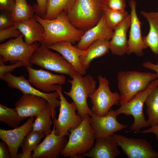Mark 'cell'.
I'll return each mask as SVG.
<instances>
[{
  "instance_id": "cell-32",
  "label": "cell",
  "mask_w": 158,
  "mask_h": 158,
  "mask_svg": "<svg viewBox=\"0 0 158 158\" xmlns=\"http://www.w3.org/2000/svg\"><path fill=\"white\" fill-rule=\"evenodd\" d=\"M103 13L107 26L113 31L129 14L126 10L122 11H114L106 5L104 8Z\"/></svg>"
},
{
  "instance_id": "cell-11",
  "label": "cell",
  "mask_w": 158,
  "mask_h": 158,
  "mask_svg": "<svg viewBox=\"0 0 158 158\" xmlns=\"http://www.w3.org/2000/svg\"><path fill=\"white\" fill-rule=\"evenodd\" d=\"M2 80L11 88L18 89L23 94L33 95L43 97L45 99L50 106L52 111L53 119L55 117L56 109L59 107L60 100L58 93L56 91L51 93H45L39 90L32 86L28 80L24 75L16 76L11 72L5 73L3 76Z\"/></svg>"
},
{
  "instance_id": "cell-5",
  "label": "cell",
  "mask_w": 158,
  "mask_h": 158,
  "mask_svg": "<svg viewBox=\"0 0 158 158\" xmlns=\"http://www.w3.org/2000/svg\"><path fill=\"white\" fill-rule=\"evenodd\" d=\"M68 82L71 84L68 92L64 93L70 97L75 103L78 111V115L83 119L87 115L91 116L93 114L92 109L88 107L87 98L96 89V81L91 75L87 74L84 77L77 73Z\"/></svg>"
},
{
  "instance_id": "cell-15",
  "label": "cell",
  "mask_w": 158,
  "mask_h": 158,
  "mask_svg": "<svg viewBox=\"0 0 158 158\" xmlns=\"http://www.w3.org/2000/svg\"><path fill=\"white\" fill-rule=\"evenodd\" d=\"M136 4L135 0H130L129 5L130 8L131 23L127 54L130 55L134 53L138 56H142L143 50L148 47L143 40L141 29V22L137 15Z\"/></svg>"
},
{
  "instance_id": "cell-38",
  "label": "cell",
  "mask_w": 158,
  "mask_h": 158,
  "mask_svg": "<svg viewBox=\"0 0 158 158\" xmlns=\"http://www.w3.org/2000/svg\"><path fill=\"white\" fill-rule=\"evenodd\" d=\"M16 0H0V9L12 13L16 4Z\"/></svg>"
},
{
  "instance_id": "cell-26",
  "label": "cell",
  "mask_w": 158,
  "mask_h": 158,
  "mask_svg": "<svg viewBox=\"0 0 158 158\" xmlns=\"http://www.w3.org/2000/svg\"><path fill=\"white\" fill-rule=\"evenodd\" d=\"M45 134L42 132L32 130L23 140L20 146L22 152L18 154L17 158H32L31 152L37 146Z\"/></svg>"
},
{
  "instance_id": "cell-35",
  "label": "cell",
  "mask_w": 158,
  "mask_h": 158,
  "mask_svg": "<svg viewBox=\"0 0 158 158\" xmlns=\"http://www.w3.org/2000/svg\"><path fill=\"white\" fill-rule=\"evenodd\" d=\"M23 66H25V64L20 61H17L14 63L10 65H6L3 61L2 56H0V78L2 80L4 75L6 73L13 71L16 68Z\"/></svg>"
},
{
  "instance_id": "cell-18",
  "label": "cell",
  "mask_w": 158,
  "mask_h": 158,
  "mask_svg": "<svg viewBox=\"0 0 158 158\" xmlns=\"http://www.w3.org/2000/svg\"><path fill=\"white\" fill-rule=\"evenodd\" d=\"M42 97L30 94H23L15 104L19 115L21 117H36L44 108L47 103Z\"/></svg>"
},
{
  "instance_id": "cell-2",
  "label": "cell",
  "mask_w": 158,
  "mask_h": 158,
  "mask_svg": "<svg viewBox=\"0 0 158 158\" xmlns=\"http://www.w3.org/2000/svg\"><path fill=\"white\" fill-rule=\"evenodd\" d=\"M69 139L61 155L71 158H83V155L94 145L96 136L90 123V117L86 115L76 128H71Z\"/></svg>"
},
{
  "instance_id": "cell-16",
  "label": "cell",
  "mask_w": 158,
  "mask_h": 158,
  "mask_svg": "<svg viewBox=\"0 0 158 158\" xmlns=\"http://www.w3.org/2000/svg\"><path fill=\"white\" fill-rule=\"evenodd\" d=\"M90 117V123L96 137L113 135L115 132L127 127V125L119 123L115 111L110 109L108 113L103 116L93 114Z\"/></svg>"
},
{
  "instance_id": "cell-23",
  "label": "cell",
  "mask_w": 158,
  "mask_h": 158,
  "mask_svg": "<svg viewBox=\"0 0 158 158\" xmlns=\"http://www.w3.org/2000/svg\"><path fill=\"white\" fill-rule=\"evenodd\" d=\"M17 28L23 36L24 42L31 45L37 41L42 42L44 29L42 25L33 17L16 23Z\"/></svg>"
},
{
  "instance_id": "cell-34",
  "label": "cell",
  "mask_w": 158,
  "mask_h": 158,
  "mask_svg": "<svg viewBox=\"0 0 158 158\" xmlns=\"http://www.w3.org/2000/svg\"><path fill=\"white\" fill-rule=\"evenodd\" d=\"M21 34L17 28L16 24L14 26L6 29L0 30V42H2L10 38H17Z\"/></svg>"
},
{
  "instance_id": "cell-39",
  "label": "cell",
  "mask_w": 158,
  "mask_h": 158,
  "mask_svg": "<svg viewBox=\"0 0 158 158\" xmlns=\"http://www.w3.org/2000/svg\"><path fill=\"white\" fill-rule=\"evenodd\" d=\"M11 157L10 152L7 144L4 141L0 143V158H9Z\"/></svg>"
},
{
  "instance_id": "cell-12",
  "label": "cell",
  "mask_w": 158,
  "mask_h": 158,
  "mask_svg": "<svg viewBox=\"0 0 158 158\" xmlns=\"http://www.w3.org/2000/svg\"><path fill=\"white\" fill-rule=\"evenodd\" d=\"M113 138L128 158H158V152L145 139L126 137L114 134Z\"/></svg>"
},
{
  "instance_id": "cell-3",
  "label": "cell",
  "mask_w": 158,
  "mask_h": 158,
  "mask_svg": "<svg viewBox=\"0 0 158 158\" xmlns=\"http://www.w3.org/2000/svg\"><path fill=\"white\" fill-rule=\"evenodd\" d=\"M106 0H76L71 9L66 13L71 23L85 31L99 22L103 13Z\"/></svg>"
},
{
  "instance_id": "cell-17",
  "label": "cell",
  "mask_w": 158,
  "mask_h": 158,
  "mask_svg": "<svg viewBox=\"0 0 158 158\" xmlns=\"http://www.w3.org/2000/svg\"><path fill=\"white\" fill-rule=\"evenodd\" d=\"M35 117H31L23 125L13 130L0 129V138L7 145L11 157L16 158L18 149L28 134L32 130Z\"/></svg>"
},
{
  "instance_id": "cell-25",
  "label": "cell",
  "mask_w": 158,
  "mask_h": 158,
  "mask_svg": "<svg viewBox=\"0 0 158 158\" xmlns=\"http://www.w3.org/2000/svg\"><path fill=\"white\" fill-rule=\"evenodd\" d=\"M109 40L101 39L94 42L86 49V52L80 57L81 66L86 71L94 59L107 54L109 51Z\"/></svg>"
},
{
  "instance_id": "cell-9",
  "label": "cell",
  "mask_w": 158,
  "mask_h": 158,
  "mask_svg": "<svg viewBox=\"0 0 158 158\" xmlns=\"http://www.w3.org/2000/svg\"><path fill=\"white\" fill-rule=\"evenodd\" d=\"M23 36L21 34L14 39H11L6 42L0 45V54L3 61H20L25 66H31V58L40 44L35 42L29 45L23 40Z\"/></svg>"
},
{
  "instance_id": "cell-13",
  "label": "cell",
  "mask_w": 158,
  "mask_h": 158,
  "mask_svg": "<svg viewBox=\"0 0 158 158\" xmlns=\"http://www.w3.org/2000/svg\"><path fill=\"white\" fill-rule=\"evenodd\" d=\"M26 67L29 83L44 92L56 91L55 85H62L66 83V77L63 75L54 74L42 69H34L30 66Z\"/></svg>"
},
{
  "instance_id": "cell-36",
  "label": "cell",
  "mask_w": 158,
  "mask_h": 158,
  "mask_svg": "<svg viewBox=\"0 0 158 158\" xmlns=\"http://www.w3.org/2000/svg\"><path fill=\"white\" fill-rule=\"evenodd\" d=\"M125 0H106L105 5L111 10L119 11L125 10Z\"/></svg>"
},
{
  "instance_id": "cell-30",
  "label": "cell",
  "mask_w": 158,
  "mask_h": 158,
  "mask_svg": "<svg viewBox=\"0 0 158 158\" xmlns=\"http://www.w3.org/2000/svg\"><path fill=\"white\" fill-rule=\"evenodd\" d=\"M36 11L34 6L28 4L26 0H16L14 8L12 13L15 22L28 19L34 17Z\"/></svg>"
},
{
  "instance_id": "cell-41",
  "label": "cell",
  "mask_w": 158,
  "mask_h": 158,
  "mask_svg": "<svg viewBox=\"0 0 158 158\" xmlns=\"http://www.w3.org/2000/svg\"><path fill=\"white\" fill-rule=\"evenodd\" d=\"M141 133L143 134L152 133L154 134L156 139L158 141V124L150 127L149 128L142 131H139L136 133Z\"/></svg>"
},
{
  "instance_id": "cell-27",
  "label": "cell",
  "mask_w": 158,
  "mask_h": 158,
  "mask_svg": "<svg viewBox=\"0 0 158 158\" xmlns=\"http://www.w3.org/2000/svg\"><path fill=\"white\" fill-rule=\"evenodd\" d=\"M76 0H47L46 14L43 18L48 20L54 19L62 11L67 13L72 8Z\"/></svg>"
},
{
  "instance_id": "cell-20",
  "label": "cell",
  "mask_w": 158,
  "mask_h": 158,
  "mask_svg": "<svg viewBox=\"0 0 158 158\" xmlns=\"http://www.w3.org/2000/svg\"><path fill=\"white\" fill-rule=\"evenodd\" d=\"M114 31L107 26L103 13L100 20L94 27L85 32L80 40L75 46L81 49L86 50L95 41L105 39L109 41L113 34Z\"/></svg>"
},
{
  "instance_id": "cell-10",
  "label": "cell",
  "mask_w": 158,
  "mask_h": 158,
  "mask_svg": "<svg viewBox=\"0 0 158 158\" xmlns=\"http://www.w3.org/2000/svg\"><path fill=\"white\" fill-rule=\"evenodd\" d=\"M97 79L98 87L89 97L91 100L93 114L99 116H103L108 113L112 106L118 105L120 94L117 92L111 91L109 82L105 77L99 75Z\"/></svg>"
},
{
  "instance_id": "cell-28",
  "label": "cell",
  "mask_w": 158,
  "mask_h": 158,
  "mask_svg": "<svg viewBox=\"0 0 158 158\" xmlns=\"http://www.w3.org/2000/svg\"><path fill=\"white\" fill-rule=\"evenodd\" d=\"M52 111L50 105L48 102L44 108L36 117L32 129L34 131L44 133L46 135L51 133L52 121Z\"/></svg>"
},
{
  "instance_id": "cell-24",
  "label": "cell",
  "mask_w": 158,
  "mask_h": 158,
  "mask_svg": "<svg viewBox=\"0 0 158 158\" xmlns=\"http://www.w3.org/2000/svg\"><path fill=\"white\" fill-rule=\"evenodd\" d=\"M141 14L146 19L149 25V30L143 40L148 47L158 56V11L148 12L140 11Z\"/></svg>"
},
{
  "instance_id": "cell-7",
  "label": "cell",
  "mask_w": 158,
  "mask_h": 158,
  "mask_svg": "<svg viewBox=\"0 0 158 158\" xmlns=\"http://www.w3.org/2000/svg\"><path fill=\"white\" fill-rule=\"evenodd\" d=\"M30 62L47 70L68 75L71 78L78 73L61 55L52 51L42 44H41L33 54Z\"/></svg>"
},
{
  "instance_id": "cell-8",
  "label": "cell",
  "mask_w": 158,
  "mask_h": 158,
  "mask_svg": "<svg viewBox=\"0 0 158 158\" xmlns=\"http://www.w3.org/2000/svg\"><path fill=\"white\" fill-rule=\"evenodd\" d=\"M55 88L59 95L60 105L58 118L53 119L55 132L58 135L69 136V130L77 127L83 119L76 114L77 108L75 103L68 102L63 96L61 85H55Z\"/></svg>"
},
{
  "instance_id": "cell-22",
  "label": "cell",
  "mask_w": 158,
  "mask_h": 158,
  "mask_svg": "<svg viewBox=\"0 0 158 158\" xmlns=\"http://www.w3.org/2000/svg\"><path fill=\"white\" fill-rule=\"evenodd\" d=\"M131 23L130 14L114 30L109 41V50L113 54L122 56L127 53L128 47L127 32Z\"/></svg>"
},
{
  "instance_id": "cell-31",
  "label": "cell",
  "mask_w": 158,
  "mask_h": 158,
  "mask_svg": "<svg viewBox=\"0 0 158 158\" xmlns=\"http://www.w3.org/2000/svg\"><path fill=\"white\" fill-rule=\"evenodd\" d=\"M26 118L20 116L16 109L0 104V121L5 123L13 129L18 127L22 120Z\"/></svg>"
},
{
  "instance_id": "cell-1",
  "label": "cell",
  "mask_w": 158,
  "mask_h": 158,
  "mask_svg": "<svg viewBox=\"0 0 158 158\" xmlns=\"http://www.w3.org/2000/svg\"><path fill=\"white\" fill-rule=\"evenodd\" d=\"M34 17L43 27L44 33L41 44L47 47L60 41L78 42L85 32L73 26L63 11L52 20L44 19L37 15Z\"/></svg>"
},
{
  "instance_id": "cell-4",
  "label": "cell",
  "mask_w": 158,
  "mask_h": 158,
  "mask_svg": "<svg viewBox=\"0 0 158 158\" xmlns=\"http://www.w3.org/2000/svg\"><path fill=\"white\" fill-rule=\"evenodd\" d=\"M157 77V73L149 72H119L117 76L120 92L119 104L121 105L129 101L137 94L146 89Z\"/></svg>"
},
{
  "instance_id": "cell-21",
  "label": "cell",
  "mask_w": 158,
  "mask_h": 158,
  "mask_svg": "<svg viewBox=\"0 0 158 158\" xmlns=\"http://www.w3.org/2000/svg\"><path fill=\"white\" fill-rule=\"evenodd\" d=\"M47 47L60 54L75 68L78 72L82 75L86 73V71L84 70L80 63V57L86 52V50L78 49L73 46L71 42L65 41L55 43Z\"/></svg>"
},
{
  "instance_id": "cell-6",
  "label": "cell",
  "mask_w": 158,
  "mask_h": 158,
  "mask_svg": "<svg viewBox=\"0 0 158 158\" xmlns=\"http://www.w3.org/2000/svg\"><path fill=\"white\" fill-rule=\"evenodd\" d=\"M157 87L158 82L157 79L152 81L146 89L137 94L129 101L121 105L115 110L117 116L124 114L133 116L134 122L130 128L134 133L140 131L142 128L150 126L144 114L143 107L148 95Z\"/></svg>"
},
{
  "instance_id": "cell-14",
  "label": "cell",
  "mask_w": 158,
  "mask_h": 158,
  "mask_svg": "<svg viewBox=\"0 0 158 158\" xmlns=\"http://www.w3.org/2000/svg\"><path fill=\"white\" fill-rule=\"evenodd\" d=\"M68 141L66 136L56 135L54 127L51 133L34 150L32 158H58Z\"/></svg>"
},
{
  "instance_id": "cell-19",
  "label": "cell",
  "mask_w": 158,
  "mask_h": 158,
  "mask_svg": "<svg viewBox=\"0 0 158 158\" xmlns=\"http://www.w3.org/2000/svg\"><path fill=\"white\" fill-rule=\"evenodd\" d=\"M113 135L96 137L95 145L83 155V157L115 158L118 156L120 152Z\"/></svg>"
},
{
  "instance_id": "cell-37",
  "label": "cell",
  "mask_w": 158,
  "mask_h": 158,
  "mask_svg": "<svg viewBox=\"0 0 158 158\" xmlns=\"http://www.w3.org/2000/svg\"><path fill=\"white\" fill-rule=\"evenodd\" d=\"M37 4H34L36 13L43 18L46 14V5L47 0H36Z\"/></svg>"
},
{
  "instance_id": "cell-40",
  "label": "cell",
  "mask_w": 158,
  "mask_h": 158,
  "mask_svg": "<svg viewBox=\"0 0 158 158\" xmlns=\"http://www.w3.org/2000/svg\"><path fill=\"white\" fill-rule=\"evenodd\" d=\"M143 67L156 72L158 75L157 78L158 82V64H154L150 61H146L143 63Z\"/></svg>"
},
{
  "instance_id": "cell-33",
  "label": "cell",
  "mask_w": 158,
  "mask_h": 158,
  "mask_svg": "<svg viewBox=\"0 0 158 158\" xmlns=\"http://www.w3.org/2000/svg\"><path fill=\"white\" fill-rule=\"evenodd\" d=\"M12 13L4 11L0 15V30L6 29L16 24Z\"/></svg>"
},
{
  "instance_id": "cell-29",
  "label": "cell",
  "mask_w": 158,
  "mask_h": 158,
  "mask_svg": "<svg viewBox=\"0 0 158 158\" xmlns=\"http://www.w3.org/2000/svg\"><path fill=\"white\" fill-rule=\"evenodd\" d=\"M145 103L148 116L147 121L150 126L158 124V87L150 93Z\"/></svg>"
}]
</instances>
